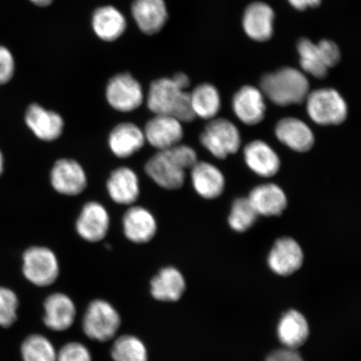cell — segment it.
<instances>
[{
	"mask_svg": "<svg viewBox=\"0 0 361 361\" xmlns=\"http://www.w3.org/2000/svg\"><path fill=\"white\" fill-rule=\"evenodd\" d=\"M147 104L155 115L171 116L180 123H190L196 117L190 93L178 87L173 78L153 81L148 90Z\"/></svg>",
	"mask_w": 361,
	"mask_h": 361,
	"instance_id": "cell-1",
	"label": "cell"
},
{
	"mask_svg": "<svg viewBox=\"0 0 361 361\" xmlns=\"http://www.w3.org/2000/svg\"><path fill=\"white\" fill-rule=\"evenodd\" d=\"M260 90L275 105L300 104L310 93V82L301 71L286 67L264 76Z\"/></svg>",
	"mask_w": 361,
	"mask_h": 361,
	"instance_id": "cell-2",
	"label": "cell"
},
{
	"mask_svg": "<svg viewBox=\"0 0 361 361\" xmlns=\"http://www.w3.org/2000/svg\"><path fill=\"white\" fill-rule=\"evenodd\" d=\"M121 324V316L109 302H90L84 314L82 329L85 336L98 342L112 340Z\"/></svg>",
	"mask_w": 361,
	"mask_h": 361,
	"instance_id": "cell-3",
	"label": "cell"
},
{
	"mask_svg": "<svg viewBox=\"0 0 361 361\" xmlns=\"http://www.w3.org/2000/svg\"><path fill=\"white\" fill-rule=\"evenodd\" d=\"M305 101L310 118L319 125L341 124L348 115V107L344 98L334 89L314 90L309 93Z\"/></svg>",
	"mask_w": 361,
	"mask_h": 361,
	"instance_id": "cell-4",
	"label": "cell"
},
{
	"mask_svg": "<svg viewBox=\"0 0 361 361\" xmlns=\"http://www.w3.org/2000/svg\"><path fill=\"white\" fill-rule=\"evenodd\" d=\"M23 274L38 287L51 286L60 274V265L55 252L48 247L34 246L23 255Z\"/></svg>",
	"mask_w": 361,
	"mask_h": 361,
	"instance_id": "cell-5",
	"label": "cell"
},
{
	"mask_svg": "<svg viewBox=\"0 0 361 361\" xmlns=\"http://www.w3.org/2000/svg\"><path fill=\"white\" fill-rule=\"evenodd\" d=\"M203 147L219 159L234 154L241 145L237 126L227 119L212 120L200 135Z\"/></svg>",
	"mask_w": 361,
	"mask_h": 361,
	"instance_id": "cell-6",
	"label": "cell"
},
{
	"mask_svg": "<svg viewBox=\"0 0 361 361\" xmlns=\"http://www.w3.org/2000/svg\"><path fill=\"white\" fill-rule=\"evenodd\" d=\"M106 97L113 109L121 112L137 110L144 101L142 85L130 73L113 76L106 85Z\"/></svg>",
	"mask_w": 361,
	"mask_h": 361,
	"instance_id": "cell-7",
	"label": "cell"
},
{
	"mask_svg": "<svg viewBox=\"0 0 361 361\" xmlns=\"http://www.w3.org/2000/svg\"><path fill=\"white\" fill-rule=\"evenodd\" d=\"M51 183L53 188L62 195L76 196L87 188V178L78 161L64 158L53 166Z\"/></svg>",
	"mask_w": 361,
	"mask_h": 361,
	"instance_id": "cell-8",
	"label": "cell"
},
{
	"mask_svg": "<svg viewBox=\"0 0 361 361\" xmlns=\"http://www.w3.org/2000/svg\"><path fill=\"white\" fill-rule=\"evenodd\" d=\"M146 142L158 151H164L180 143L183 137L182 123L174 117L155 115L143 130Z\"/></svg>",
	"mask_w": 361,
	"mask_h": 361,
	"instance_id": "cell-9",
	"label": "cell"
},
{
	"mask_svg": "<svg viewBox=\"0 0 361 361\" xmlns=\"http://www.w3.org/2000/svg\"><path fill=\"white\" fill-rule=\"evenodd\" d=\"M109 227V214L105 207L97 202L87 203L75 224L79 235L90 243L100 242L105 238Z\"/></svg>",
	"mask_w": 361,
	"mask_h": 361,
	"instance_id": "cell-10",
	"label": "cell"
},
{
	"mask_svg": "<svg viewBox=\"0 0 361 361\" xmlns=\"http://www.w3.org/2000/svg\"><path fill=\"white\" fill-rule=\"evenodd\" d=\"M145 171L158 186L176 190L183 186L186 171L176 164L164 151H158L147 161Z\"/></svg>",
	"mask_w": 361,
	"mask_h": 361,
	"instance_id": "cell-11",
	"label": "cell"
},
{
	"mask_svg": "<svg viewBox=\"0 0 361 361\" xmlns=\"http://www.w3.org/2000/svg\"><path fill=\"white\" fill-rule=\"evenodd\" d=\"M25 123L36 137L44 142L56 141L64 130L61 115L35 103L27 108Z\"/></svg>",
	"mask_w": 361,
	"mask_h": 361,
	"instance_id": "cell-12",
	"label": "cell"
},
{
	"mask_svg": "<svg viewBox=\"0 0 361 361\" xmlns=\"http://www.w3.org/2000/svg\"><path fill=\"white\" fill-rule=\"evenodd\" d=\"M132 15L139 30L147 35L159 33L169 19L164 0H134Z\"/></svg>",
	"mask_w": 361,
	"mask_h": 361,
	"instance_id": "cell-13",
	"label": "cell"
},
{
	"mask_svg": "<svg viewBox=\"0 0 361 361\" xmlns=\"http://www.w3.org/2000/svg\"><path fill=\"white\" fill-rule=\"evenodd\" d=\"M44 310V324L53 331H66L75 323V305L65 293H55L47 297Z\"/></svg>",
	"mask_w": 361,
	"mask_h": 361,
	"instance_id": "cell-14",
	"label": "cell"
},
{
	"mask_svg": "<svg viewBox=\"0 0 361 361\" xmlns=\"http://www.w3.org/2000/svg\"><path fill=\"white\" fill-rule=\"evenodd\" d=\"M304 254L301 247L295 239L279 238L271 250L269 255V265L271 269L279 275L288 276L301 268Z\"/></svg>",
	"mask_w": 361,
	"mask_h": 361,
	"instance_id": "cell-15",
	"label": "cell"
},
{
	"mask_svg": "<svg viewBox=\"0 0 361 361\" xmlns=\"http://www.w3.org/2000/svg\"><path fill=\"white\" fill-rule=\"evenodd\" d=\"M233 110L238 118L246 125L260 123L266 112L264 94L251 85L243 87L234 94Z\"/></svg>",
	"mask_w": 361,
	"mask_h": 361,
	"instance_id": "cell-16",
	"label": "cell"
},
{
	"mask_svg": "<svg viewBox=\"0 0 361 361\" xmlns=\"http://www.w3.org/2000/svg\"><path fill=\"white\" fill-rule=\"evenodd\" d=\"M123 226L126 238L138 245L150 242L157 230L154 216L145 207L139 206L130 207L126 212Z\"/></svg>",
	"mask_w": 361,
	"mask_h": 361,
	"instance_id": "cell-17",
	"label": "cell"
},
{
	"mask_svg": "<svg viewBox=\"0 0 361 361\" xmlns=\"http://www.w3.org/2000/svg\"><path fill=\"white\" fill-rule=\"evenodd\" d=\"M274 12L267 4L255 2L248 6L243 25L248 37L256 42H267L274 33Z\"/></svg>",
	"mask_w": 361,
	"mask_h": 361,
	"instance_id": "cell-18",
	"label": "cell"
},
{
	"mask_svg": "<svg viewBox=\"0 0 361 361\" xmlns=\"http://www.w3.org/2000/svg\"><path fill=\"white\" fill-rule=\"evenodd\" d=\"M275 134L279 142L298 152H308L314 144V135L309 126L293 117L279 121Z\"/></svg>",
	"mask_w": 361,
	"mask_h": 361,
	"instance_id": "cell-19",
	"label": "cell"
},
{
	"mask_svg": "<svg viewBox=\"0 0 361 361\" xmlns=\"http://www.w3.org/2000/svg\"><path fill=\"white\" fill-rule=\"evenodd\" d=\"M107 191L113 202L121 205H132L140 196V183L137 173L128 166L113 171L107 180Z\"/></svg>",
	"mask_w": 361,
	"mask_h": 361,
	"instance_id": "cell-20",
	"label": "cell"
},
{
	"mask_svg": "<svg viewBox=\"0 0 361 361\" xmlns=\"http://www.w3.org/2000/svg\"><path fill=\"white\" fill-rule=\"evenodd\" d=\"M143 130L130 123H121L111 130L108 143L113 154L126 158L135 154L145 145Z\"/></svg>",
	"mask_w": 361,
	"mask_h": 361,
	"instance_id": "cell-21",
	"label": "cell"
},
{
	"mask_svg": "<svg viewBox=\"0 0 361 361\" xmlns=\"http://www.w3.org/2000/svg\"><path fill=\"white\" fill-rule=\"evenodd\" d=\"M243 156L248 168L260 177L270 178L281 169V159L274 149L263 141L247 144Z\"/></svg>",
	"mask_w": 361,
	"mask_h": 361,
	"instance_id": "cell-22",
	"label": "cell"
},
{
	"mask_svg": "<svg viewBox=\"0 0 361 361\" xmlns=\"http://www.w3.org/2000/svg\"><path fill=\"white\" fill-rule=\"evenodd\" d=\"M92 26L99 39L113 42L125 33L128 23L123 13L114 6H102L93 13Z\"/></svg>",
	"mask_w": 361,
	"mask_h": 361,
	"instance_id": "cell-23",
	"label": "cell"
},
{
	"mask_svg": "<svg viewBox=\"0 0 361 361\" xmlns=\"http://www.w3.org/2000/svg\"><path fill=\"white\" fill-rule=\"evenodd\" d=\"M247 198L258 215L279 216L287 207L286 193L273 183L259 185L255 188Z\"/></svg>",
	"mask_w": 361,
	"mask_h": 361,
	"instance_id": "cell-24",
	"label": "cell"
},
{
	"mask_svg": "<svg viewBox=\"0 0 361 361\" xmlns=\"http://www.w3.org/2000/svg\"><path fill=\"white\" fill-rule=\"evenodd\" d=\"M194 189L206 200H214L223 193L225 179L222 171L206 161H197L191 169Z\"/></svg>",
	"mask_w": 361,
	"mask_h": 361,
	"instance_id": "cell-25",
	"label": "cell"
},
{
	"mask_svg": "<svg viewBox=\"0 0 361 361\" xmlns=\"http://www.w3.org/2000/svg\"><path fill=\"white\" fill-rule=\"evenodd\" d=\"M186 288L183 274L174 267L161 269L151 281L150 292L155 300L176 302L182 298Z\"/></svg>",
	"mask_w": 361,
	"mask_h": 361,
	"instance_id": "cell-26",
	"label": "cell"
},
{
	"mask_svg": "<svg viewBox=\"0 0 361 361\" xmlns=\"http://www.w3.org/2000/svg\"><path fill=\"white\" fill-rule=\"evenodd\" d=\"M309 324L304 315L296 310L288 311L279 322V340L288 349L295 350L303 345L309 337Z\"/></svg>",
	"mask_w": 361,
	"mask_h": 361,
	"instance_id": "cell-27",
	"label": "cell"
},
{
	"mask_svg": "<svg viewBox=\"0 0 361 361\" xmlns=\"http://www.w3.org/2000/svg\"><path fill=\"white\" fill-rule=\"evenodd\" d=\"M190 99L194 114L202 119H213L220 111V94L213 85H198L190 93Z\"/></svg>",
	"mask_w": 361,
	"mask_h": 361,
	"instance_id": "cell-28",
	"label": "cell"
},
{
	"mask_svg": "<svg viewBox=\"0 0 361 361\" xmlns=\"http://www.w3.org/2000/svg\"><path fill=\"white\" fill-rule=\"evenodd\" d=\"M297 49L300 57V66L307 74L318 79L326 78L329 68L324 64L317 44L304 38L298 43Z\"/></svg>",
	"mask_w": 361,
	"mask_h": 361,
	"instance_id": "cell-29",
	"label": "cell"
},
{
	"mask_svg": "<svg viewBox=\"0 0 361 361\" xmlns=\"http://www.w3.org/2000/svg\"><path fill=\"white\" fill-rule=\"evenodd\" d=\"M111 355L114 361H148L146 345L137 337L129 335L116 338Z\"/></svg>",
	"mask_w": 361,
	"mask_h": 361,
	"instance_id": "cell-30",
	"label": "cell"
},
{
	"mask_svg": "<svg viewBox=\"0 0 361 361\" xmlns=\"http://www.w3.org/2000/svg\"><path fill=\"white\" fill-rule=\"evenodd\" d=\"M21 356L23 361H56L57 351L48 338L35 334L22 343Z\"/></svg>",
	"mask_w": 361,
	"mask_h": 361,
	"instance_id": "cell-31",
	"label": "cell"
},
{
	"mask_svg": "<svg viewBox=\"0 0 361 361\" xmlns=\"http://www.w3.org/2000/svg\"><path fill=\"white\" fill-rule=\"evenodd\" d=\"M258 216L247 197L238 198L233 203L228 224L234 231L245 232L255 224Z\"/></svg>",
	"mask_w": 361,
	"mask_h": 361,
	"instance_id": "cell-32",
	"label": "cell"
},
{
	"mask_svg": "<svg viewBox=\"0 0 361 361\" xmlns=\"http://www.w3.org/2000/svg\"><path fill=\"white\" fill-rule=\"evenodd\" d=\"M20 302L11 288L0 287V327L8 328L17 320Z\"/></svg>",
	"mask_w": 361,
	"mask_h": 361,
	"instance_id": "cell-33",
	"label": "cell"
},
{
	"mask_svg": "<svg viewBox=\"0 0 361 361\" xmlns=\"http://www.w3.org/2000/svg\"><path fill=\"white\" fill-rule=\"evenodd\" d=\"M164 152L184 171L192 169L198 161L196 152L191 147L180 143Z\"/></svg>",
	"mask_w": 361,
	"mask_h": 361,
	"instance_id": "cell-34",
	"label": "cell"
},
{
	"mask_svg": "<svg viewBox=\"0 0 361 361\" xmlns=\"http://www.w3.org/2000/svg\"><path fill=\"white\" fill-rule=\"evenodd\" d=\"M56 361H92L87 346L80 342H69L57 352Z\"/></svg>",
	"mask_w": 361,
	"mask_h": 361,
	"instance_id": "cell-35",
	"label": "cell"
},
{
	"mask_svg": "<svg viewBox=\"0 0 361 361\" xmlns=\"http://www.w3.org/2000/svg\"><path fill=\"white\" fill-rule=\"evenodd\" d=\"M324 64L329 68L335 67L341 61V53L338 45L329 39H323L317 44Z\"/></svg>",
	"mask_w": 361,
	"mask_h": 361,
	"instance_id": "cell-36",
	"label": "cell"
},
{
	"mask_svg": "<svg viewBox=\"0 0 361 361\" xmlns=\"http://www.w3.org/2000/svg\"><path fill=\"white\" fill-rule=\"evenodd\" d=\"M15 59L10 49L0 45V85L6 84L15 74Z\"/></svg>",
	"mask_w": 361,
	"mask_h": 361,
	"instance_id": "cell-37",
	"label": "cell"
},
{
	"mask_svg": "<svg viewBox=\"0 0 361 361\" xmlns=\"http://www.w3.org/2000/svg\"><path fill=\"white\" fill-rule=\"evenodd\" d=\"M267 361H304L295 350L287 349L274 352Z\"/></svg>",
	"mask_w": 361,
	"mask_h": 361,
	"instance_id": "cell-38",
	"label": "cell"
},
{
	"mask_svg": "<svg viewBox=\"0 0 361 361\" xmlns=\"http://www.w3.org/2000/svg\"><path fill=\"white\" fill-rule=\"evenodd\" d=\"M293 8L298 11H305L309 8H317L322 4V0H288Z\"/></svg>",
	"mask_w": 361,
	"mask_h": 361,
	"instance_id": "cell-39",
	"label": "cell"
},
{
	"mask_svg": "<svg viewBox=\"0 0 361 361\" xmlns=\"http://www.w3.org/2000/svg\"><path fill=\"white\" fill-rule=\"evenodd\" d=\"M173 80L175 81V83L178 85V87L185 90L190 85V80H189L188 76L184 73L175 75Z\"/></svg>",
	"mask_w": 361,
	"mask_h": 361,
	"instance_id": "cell-40",
	"label": "cell"
},
{
	"mask_svg": "<svg viewBox=\"0 0 361 361\" xmlns=\"http://www.w3.org/2000/svg\"><path fill=\"white\" fill-rule=\"evenodd\" d=\"M30 1L39 7H47L52 4L54 0H30Z\"/></svg>",
	"mask_w": 361,
	"mask_h": 361,
	"instance_id": "cell-41",
	"label": "cell"
},
{
	"mask_svg": "<svg viewBox=\"0 0 361 361\" xmlns=\"http://www.w3.org/2000/svg\"><path fill=\"white\" fill-rule=\"evenodd\" d=\"M4 171V157L1 152H0V175L3 173Z\"/></svg>",
	"mask_w": 361,
	"mask_h": 361,
	"instance_id": "cell-42",
	"label": "cell"
}]
</instances>
